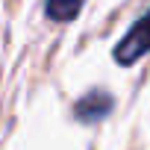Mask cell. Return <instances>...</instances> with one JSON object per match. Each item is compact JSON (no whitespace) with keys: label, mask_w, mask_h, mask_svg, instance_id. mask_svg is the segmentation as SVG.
<instances>
[{"label":"cell","mask_w":150,"mask_h":150,"mask_svg":"<svg viewBox=\"0 0 150 150\" xmlns=\"http://www.w3.org/2000/svg\"><path fill=\"white\" fill-rule=\"evenodd\" d=\"M83 9V0H47V18L50 21H74Z\"/></svg>","instance_id":"cell-3"},{"label":"cell","mask_w":150,"mask_h":150,"mask_svg":"<svg viewBox=\"0 0 150 150\" xmlns=\"http://www.w3.org/2000/svg\"><path fill=\"white\" fill-rule=\"evenodd\" d=\"M147 50H150V12L129 27V33L124 35V41L115 47V59H118L121 65H132V62H138Z\"/></svg>","instance_id":"cell-1"},{"label":"cell","mask_w":150,"mask_h":150,"mask_svg":"<svg viewBox=\"0 0 150 150\" xmlns=\"http://www.w3.org/2000/svg\"><path fill=\"white\" fill-rule=\"evenodd\" d=\"M109 109H112V97L106 91H88L77 103V118L86 124H94V121H103L109 115Z\"/></svg>","instance_id":"cell-2"}]
</instances>
